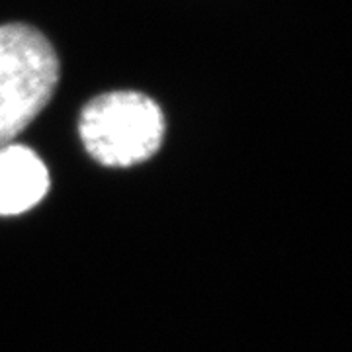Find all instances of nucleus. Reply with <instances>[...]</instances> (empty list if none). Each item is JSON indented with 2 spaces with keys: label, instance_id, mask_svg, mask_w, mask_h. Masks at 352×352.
Segmentation results:
<instances>
[{
  "label": "nucleus",
  "instance_id": "obj_1",
  "mask_svg": "<svg viewBox=\"0 0 352 352\" xmlns=\"http://www.w3.org/2000/svg\"><path fill=\"white\" fill-rule=\"evenodd\" d=\"M59 80L51 41L34 25H0V147L47 106Z\"/></svg>",
  "mask_w": 352,
  "mask_h": 352
},
{
  "label": "nucleus",
  "instance_id": "obj_2",
  "mask_svg": "<svg viewBox=\"0 0 352 352\" xmlns=\"http://www.w3.org/2000/svg\"><path fill=\"white\" fill-rule=\"evenodd\" d=\"M164 129L159 104L133 90L100 94L78 118L85 149L106 166H133L151 159L163 145Z\"/></svg>",
  "mask_w": 352,
  "mask_h": 352
},
{
  "label": "nucleus",
  "instance_id": "obj_3",
  "mask_svg": "<svg viewBox=\"0 0 352 352\" xmlns=\"http://www.w3.org/2000/svg\"><path fill=\"white\" fill-rule=\"evenodd\" d=\"M50 188L43 161L24 145L0 149V215H18L34 208Z\"/></svg>",
  "mask_w": 352,
  "mask_h": 352
}]
</instances>
